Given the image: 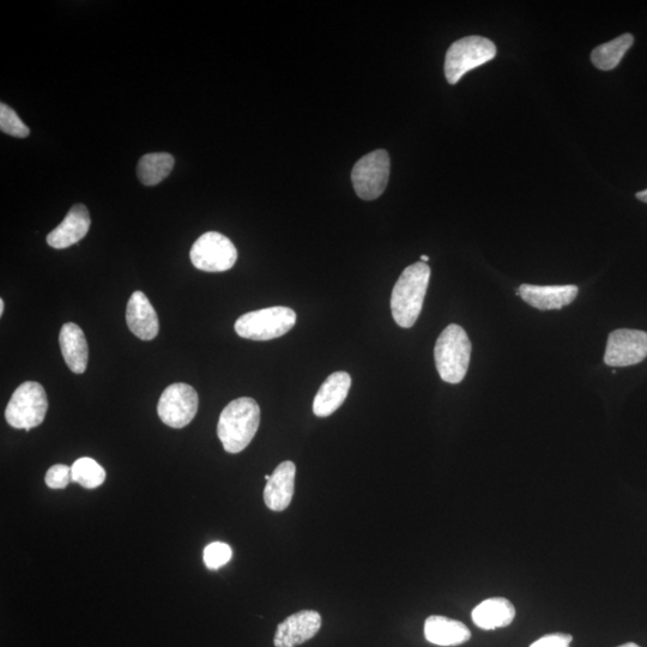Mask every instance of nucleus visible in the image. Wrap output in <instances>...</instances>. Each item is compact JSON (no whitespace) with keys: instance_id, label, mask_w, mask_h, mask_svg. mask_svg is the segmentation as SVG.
Wrapping results in <instances>:
<instances>
[{"instance_id":"f257e3e1","label":"nucleus","mask_w":647,"mask_h":647,"mask_svg":"<svg viewBox=\"0 0 647 647\" xmlns=\"http://www.w3.org/2000/svg\"><path fill=\"white\" fill-rule=\"evenodd\" d=\"M431 278L426 263L409 265L399 276L391 296L392 317L404 329L413 328L419 319Z\"/></svg>"},{"instance_id":"f03ea898","label":"nucleus","mask_w":647,"mask_h":647,"mask_svg":"<svg viewBox=\"0 0 647 647\" xmlns=\"http://www.w3.org/2000/svg\"><path fill=\"white\" fill-rule=\"evenodd\" d=\"M260 408L255 399L241 397L234 399L222 410L217 435L223 449L228 453H239L251 444L258 431Z\"/></svg>"},{"instance_id":"7ed1b4c3","label":"nucleus","mask_w":647,"mask_h":647,"mask_svg":"<svg viewBox=\"0 0 647 647\" xmlns=\"http://www.w3.org/2000/svg\"><path fill=\"white\" fill-rule=\"evenodd\" d=\"M471 356V342L467 332L451 324L441 332L434 348L435 366L446 383L459 384L467 376Z\"/></svg>"},{"instance_id":"20e7f679","label":"nucleus","mask_w":647,"mask_h":647,"mask_svg":"<svg viewBox=\"0 0 647 647\" xmlns=\"http://www.w3.org/2000/svg\"><path fill=\"white\" fill-rule=\"evenodd\" d=\"M295 323L296 313L292 308L275 306L244 314L235 322L234 328L246 340L270 341L286 335Z\"/></svg>"},{"instance_id":"39448f33","label":"nucleus","mask_w":647,"mask_h":647,"mask_svg":"<svg viewBox=\"0 0 647 647\" xmlns=\"http://www.w3.org/2000/svg\"><path fill=\"white\" fill-rule=\"evenodd\" d=\"M497 56L493 41L482 36H467L452 44L446 53L445 76L447 82L456 84L467 72L491 62Z\"/></svg>"},{"instance_id":"423d86ee","label":"nucleus","mask_w":647,"mask_h":647,"mask_svg":"<svg viewBox=\"0 0 647 647\" xmlns=\"http://www.w3.org/2000/svg\"><path fill=\"white\" fill-rule=\"evenodd\" d=\"M47 409L48 399L44 386L26 382L12 393L5 409V419L11 427L29 432L44 422Z\"/></svg>"},{"instance_id":"0eeeda50","label":"nucleus","mask_w":647,"mask_h":647,"mask_svg":"<svg viewBox=\"0 0 647 647\" xmlns=\"http://www.w3.org/2000/svg\"><path fill=\"white\" fill-rule=\"evenodd\" d=\"M390 178V156L379 149L362 157L353 168L352 181L356 195L373 201L383 195Z\"/></svg>"},{"instance_id":"6e6552de","label":"nucleus","mask_w":647,"mask_h":647,"mask_svg":"<svg viewBox=\"0 0 647 647\" xmlns=\"http://www.w3.org/2000/svg\"><path fill=\"white\" fill-rule=\"evenodd\" d=\"M193 266L205 272H223L237 263V247L231 239L220 233L208 232L202 235L190 251Z\"/></svg>"},{"instance_id":"1a4fd4ad","label":"nucleus","mask_w":647,"mask_h":647,"mask_svg":"<svg viewBox=\"0 0 647 647\" xmlns=\"http://www.w3.org/2000/svg\"><path fill=\"white\" fill-rule=\"evenodd\" d=\"M198 393L191 385L177 383L163 391L157 414L165 425L172 428H184L197 415Z\"/></svg>"},{"instance_id":"9d476101","label":"nucleus","mask_w":647,"mask_h":647,"mask_svg":"<svg viewBox=\"0 0 647 647\" xmlns=\"http://www.w3.org/2000/svg\"><path fill=\"white\" fill-rule=\"evenodd\" d=\"M647 358V332L615 330L608 337L604 362L610 367L638 365Z\"/></svg>"},{"instance_id":"9b49d317","label":"nucleus","mask_w":647,"mask_h":647,"mask_svg":"<svg viewBox=\"0 0 647 647\" xmlns=\"http://www.w3.org/2000/svg\"><path fill=\"white\" fill-rule=\"evenodd\" d=\"M322 627V616L314 610H301L277 626L275 647H296L317 636Z\"/></svg>"},{"instance_id":"f8f14e48","label":"nucleus","mask_w":647,"mask_h":647,"mask_svg":"<svg viewBox=\"0 0 647 647\" xmlns=\"http://www.w3.org/2000/svg\"><path fill=\"white\" fill-rule=\"evenodd\" d=\"M90 225L92 220L88 209L83 204H76L65 216L64 221L47 235V244L57 250L68 249L86 238Z\"/></svg>"},{"instance_id":"ddd939ff","label":"nucleus","mask_w":647,"mask_h":647,"mask_svg":"<svg viewBox=\"0 0 647 647\" xmlns=\"http://www.w3.org/2000/svg\"><path fill=\"white\" fill-rule=\"evenodd\" d=\"M518 295L532 307L540 311L561 310L562 307L572 304L578 296L576 286H532L522 284Z\"/></svg>"},{"instance_id":"4468645a","label":"nucleus","mask_w":647,"mask_h":647,"mask_svg":"<svg viewBox=\"0 0 647 647\" xmlns=\"http://www.w3.org/2000/svg\"><path fill=\"white\" fill-rule=\"evenodd\" d=\"M126 323L139 340L151 341L159 334L160 324L155 308L142 292L132 294L126 308Z\"/></svg>"},{"instance_id":"2eb2a0df","label":"nucleus","mask_w":647,"mask_h":647,"mask_svg":"<svg viewBox=\"0 0 647 647\" xmlns=\"http://www.w3.org/2000/svg\"><path fill=\"white\" fill-rule=\"evenodd\" d=\"M296 467L286 461L278 465L264 489L265 505L271 511L281 512L292 503L295 491Z\"/></svg>"},{"instance_id":"dca6fc26","label":"nucleus","mask_w":647,"mask_h":647,"mask_svg":"<svg viewBox=\"0 0 647 647\" xmlns=\"http://www.w3.org/2000/svg\"><path fill=\"white\" fill-rule=\"evenodd\" d=\"M350 388H352V377L349 373L342 371L332 373L314 397V415L328 417L334 414L346 401Z\"/></svg>"},{"instance_id":"f3484780","label":"nucleus","mask_w":647,"mask_h":647,"mask_svg":"<svg viewBox=\"0 0 647 647\" xmlns=\"http://www.w3.org/2000/svg\"><path fill=\"white\" fill-rule=\"evenodd\" d=\"M60 349L70 371L83 374L87 370L89 348L83 330L75 323H66L60 330Z\"/></svg>"},{"instance_id":"a211bd4d","label":"nucleus","mask_w":647,"mask_h":647,"mask_svg":"<svg viewBox=\"0 0 647 647\" xmlns=\"http://www.w3.org/2000/svg\"><path fill=\"white\" fill-rule=\"evenodd\" d=\"M516 618V608L503 597L488 598L471 613L474 624L483 631L510 626Z\"/></svg>"},{"instance_id":"6ab92c4d","label":"nucleus","mask_w":647,"mask_h":647,"mask_svg":"<svg viewBox=\"0 0 647 647\" xmlns=\"http://www.w3.org/2000/svg\"><path fill=\"white\" fill-rule=\"evenodd\" d=\"M425 637L439 646H458L469 642L471 632L461 621L433 615L425 622Z\"/></svg>"},{"instance_id":"aec40b11","label":"nucleus","mask_w":647,"mask_h":647,"mask_svg":"<svg viewBox=\"0 0 647 647\" xmlns=\"http://www.w3.org/2000/svg\"><path fill=\"white\" fill-rule=\"evenodd\" d=\"M174 157L168 153H153L138 162L137 174L145 186H155L165 180L173 171Z\"/></svg>"},{"instance_id":"412c9836","label":"nucleus","mask_w":647,"mask_h":647,"mask_svg":"<svg viewBox=\"0 0 647 647\" xmlns=\"http://www.w3.org/2000/svg\"><path fill=\"white\" fill-rule=\"evenodd\" d=\"M634 38L631 34H624L613 41L595 48L591 53L592 63L597 69L610 71L616 68L633 46Z\"/></svg>"},{"instance_id":"4be33fe9","label":"nucleus","mask_w":647,"mask_h":647,"mask_svg":"<svg viewBox=\"0 0 647 647\" xmlns=\"http://www.w3.org/2000/svg\"><path fill=\"white\" fill-rule=\"evenodd\" d=\"M71 474L72 482H76L87 489L98 488L106 480L105 469L94 459L88 457L77 459L72 464Z\"/></svg>"},{"instance_id":"5701e85b","label":"nucleus","mask_w":647,"mask_h":647,"mask_svg":"<svg viewBox=\"0 0 647 647\" xmlns=\"http://www.w3.org/2000/svg\"><path fill=\"white\" fill-rule=\"evenodd\" d=\"M0 130L6 135L16 138H26L29 136L30 130L24 124L17 113L6 104L0 105Z\"/></svg>"},{"instance_id":"b1692460","label":"nucleus","mask_w":647,"mask_h":647,"mask_svg":"<svg viewBox=\"0 0 647 647\" xmlns=\"http://www.w3.org/2000/svg\"><path fill=\"white\" fill-rule=\"evenodd\" d=\"M232 556L233 550L227 543L214 542L205 547L203 560L209 570L216 571L227 565L231 561Z\"/></svg>"},{"instance_id":"393cba45","label":"nucleus","mask_w":647,"mask_h":647,"mask_svg":"<svg viewBox=\"0 0 647 647\" xmlns=\"http://www.w3.org/2000/svg\"><path fill=\"white\" fill-rule=\"evenodd\" d=\"M46 485L52 489H64L72 481L71 468L65 464L53 465L45 477Z\"/></svg>"},{"instance_id":"a878e982","label":"nucleus","mask_w":647,"mask_h":647,"mask_svg":"<svg viewBox=\"0 0 647 647\" xmlns=\"http://www.w3.org/2000/svg\"><path fill=\"white\" fill-rule=\"evenodd\" d=\"M572 642L571 634L554 633L536 640L530 647H570Z\"/></svg>"},{"instance_id":"bb28decb","label":"nucleus","mask_w":647,"mask_h":647,"mask_svg":"<svg viewBox=\"0 0 647 647\" xmlns=\"http://www.w3.org/2000/svg\"><path fill=\"white\" fill-rule=\"evenodd\" d=\"M637 198L639 199V201L647 203V190L642 191V192H638L637 193Z\"/></svg>"},{"instance_id":"cd10ccee","label":"nucleus","mask_w":647,"mask_h":647,"mask_svg":"<svg viewBox=\"0 0 647 647\" xmlns=\"http://www.w3.org/2000/svg\"><path fill=\"white\" fill-rule=\"evenodd\" d=\"M4 307H5V302L4 300H0V316H3L4 313Z\"/></svg>"},{"instance_id":"c85d7f7f","label":"nucleus","mask_w":647,"mask_h":647,"mask_svg":"<svg viewBox=\"0 0 647 647\" xmlns=\"http://www.w3.org/2000/svg\"><path fill=\"white\" fill-rule=\"evenodd\" d=\"M619 647H640V646H638L637 644H634V643H627V644L621 645Z\"/></svg>"},{"instance_id":"c756f323","label":"nucleus","mask_w":647,"mask_h":647,"mask_svg":"<svg viewBox=\"0 0 647 647\" xmlns=\"http://www.w3.org/2000/svg\"><path fill=\"white\" fill-rule=\"evenodd\" d=\"M421 262H422V263H427V262H429V257H428V256H421Z\"/></svg>"}]
</instances>
